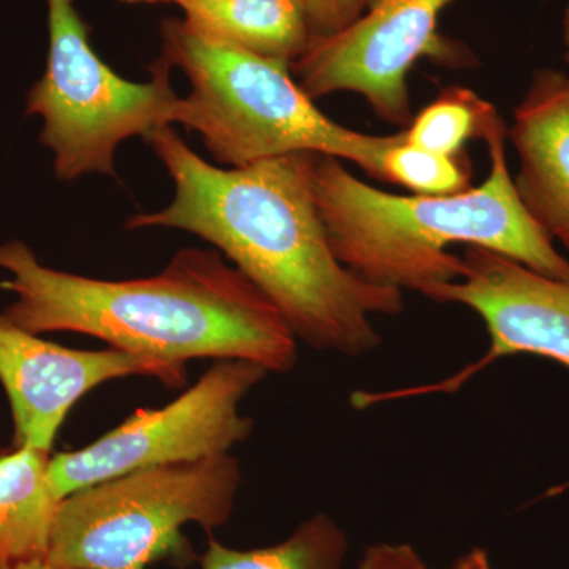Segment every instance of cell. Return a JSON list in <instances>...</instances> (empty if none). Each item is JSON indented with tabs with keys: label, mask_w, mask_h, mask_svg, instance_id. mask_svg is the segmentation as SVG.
Returning a JSON list of instances; mask_svg holds the SVG:
<instances>
[{
	"label": "cell",
	"mask_w": 569,
	"mask_h": 569,
	"mask_svg": "<svg viewBox=\"0 0 569 569\" xmlns=\"http://www.w3.org/2000/svg\"><path fill=\"white\" fill-rule=\"evenodd\" d=\"M356 569H429L418 550L407 542H378L362 553Z\"/></svg>",
	"instance_id": "obj_18"
},
{
	"label": "cell",
	"mask_w": 569,
	"mask_h": 569,
	"mask_svg": "<svg viewBox=\"0 0 569 569\" xmlns=\"http://www.w3.org/2000/svg\"><path fill=\"white\" fill-rule=\"evenodd\" d=\"M51 452L0 447V563L47 559L61 498L50 479Z\"/></svg>",
	"instance_id": "obj_12"
},
{
	"label": "cell",
	"mask_w": 569,
	"mask_h": 569,
	"mask_svg": "<svg viewBox=\"0 0 569 569\" xmlns=\"http://www.w3.org/2000/svg\"><path fill=\"white\" fill-rule=\"evenodd\" d=\"M493 110L492 103L479 99L470 89L459 86L441 89L437 99L403 129L406 141L426 151L458 157L468 141L482 138L485 123Z\"/></svg>",
	"instance_id": "obj_15"
},
{
	"label": "cell",
	"mask_w": 569,
	"mask_h": 569,
	"mask_svg": "<svg viewBox=\"0 0 569 569\" xmlns=\"http://www.w3.org/2000/svg\"><path fill=\"white\" fill-rule=\"evenodd\" d=\"M451 0H377L346 31L310 41L291 66L312 100L336 92L361 96L383 121L411 122L408 74L425 56H443L437 26Z\"/></svg>",
	"instance_id": "obj_8"
},
{
	"label": "cell",
	"mask_w": 569,
	"mask_h": 569,
	"mask_svg": "<svg viewBox=\"0 0 569 569\" xmlns=\"http://www.w3.org/2000/svg\"><path fill=\"white\" fill-rule=\"evenodd\" d=\"M269 376L264 367L223 359L173 402L137 410L99 440L51 455L50 479L59 498L144 468L228 455L252 436L241 403Z\"/></svg>",
	"instance_id": "obj_7"
},
{
	"label": "cell",
	"mask_w": 569,
	"mask_h": 569,
	"mask_svg": "<svg viewBox=\"0 0 569 569\" xmlns=\"http://www.w3.org/2000/svg\"><path fill=\"white\" fill-rule=\"evenodd\" d=\"M518 153L515 186L523 208L569 250V74L535 71L508 129Z\"/></svg>",
	"instance_id": "obj_11"
},
{
	"label": "cell",
	"mask_w": 569,
	"mask_h": 569,
	"mask_svg": "<svg viewBox=\"0 0 569 569\" xmlns=\"http://www.w3.org/2000/svg\"><path fill=\"white\" fill-rule=\"evenodd\" d=\"M305 10L312 40L328 39L346 31L377 0H299Z\"/></svg>",
	"instance_id": "obj_17"
},
{
	"label": "cell",
	"mask_w": 569,
	"mask_h": 569,
	"mask_svg": "<svg viewBox=\"0 0 569 569\" xmlns=\"http://www.w3.org/2000/svg\"><path fill=\"white\" fill-rule=\"evenodd\" d=\"M563 41H565V58H567V62L569 63V7L563 14Z\"/></svg>",
	"instance_id": "obj_22"
},
{
	"label": "cell",
	"mask_w": 569,
	"mask_h": 569,
	"mask_svg": "<svg viewBox=\"0 0 569 569\" xmlns=\"http://www.w3.org/2000/svg\"><path fill=\"white\" fill-rule=\"evenodd\" d=\"M508 127L497 110L482 130L486 181L447 197L385 192L343 160L313 156V194L337 260L366 282L433 299L462 274L452 244L493 250L531 271L569 282V261L523 208L507 162Z\"/></svg>",
	"instance_id": "obj_3"
},
{
	"label": "cell",
	"mask_w": 569,
	"mask_h": 569,
	"mask_svg": "<svg viewBox=\"0 0 569 569\" xmlns=\"http://www.w3.org/2000/svg\"><path fill=\"white\" fill-rule=\"evenodd\" d=\"M118 2L127 3V6H157V3H176L181 7L189 0H118Z\"/></svg>",
	"instance_id": "obj_21"
},
{
	"label": "cell",
	"mask_w": 569,
	"mask_h": 569,
	"mask_svg": "<svg viewBox=\"0 0 569 569\" xmlns=\"http://www.w3.org/2000/svg\"><path fill=\"white\" fill-rule=\"evenodd\" d=\"M347 550L342 527L326 512H318L268 548L236 550L211 539L201 569H340Z\"/></svg>",
	"instance_id": "obj_14"
},
{
	"label": "cell",
	"mask_w": 569,
	"mask_h": 569,
	"mask_svg": "<svg viewBox=\"0 0 569 569\" xmlns=\"http://www.w3.org/2000/svg\"><path fill=\"white\" fill-rule=\"evenodd\" d=\"M127 377H149L164 387L187 383L186 366L127 351L73 350L40 339L0 313V383L13 418V447L51 452L71 408L92 389Z\"/></svg>",
	"instance_id": "obj_10"
},
{
	"label": "cell",
	"mask_w": 569,
	"mask_h": 569,
	"mask_svg": "<svg viewBox=\"0 0 569 569\" xmlns=\"http://www.w3.org/2000/svg\"><path fill=\"white\" fill-rule=\"evenodd\" d=\"M47 69L26 97V114L43 122L39 141L52 152L61 181L118 178L116 151L123 141L176 123L181 97L171 86L173 69L159 58L151 80H126L93 50L77 0H47Z\"/></svg>",
	"instance_id": "obj_6"
},
{
	"label": "cell",
	"mask_w": 569,
	"mask_h": 569,
	"mask_svg": "<svg viewBox=\"0 0 569 569\" xmlns=\"http://www.w3.org/2000/svg\"><path fill=\"white\" fill-rule=\"evenodd\" d=\"M146 141L173 181V200L137 213L127 230L167 228L204 239L316 350L356 358L381 346L373 317L399 316L403 293L366 282L337 260L313 194L316 153L223 168L201 159L173 127Z\"/></svg>",
	"instance_id": "obj_1"
},
{
	"label": "cell",
	"mask_w": 569,
	"mask_h": 569,
	"mask_svg": "<svg viewBox=\"0 0 569 569\" xmlns=\"http://www.w3.org/2000/svg\"><path fill=\"white\" fill-rule=\"evenodd\" d=\"M470 173L460 157L408 144L406 133L385 157V181L407 187L422 197H447L470 189Z\"/></svg>",
	"instance_id": "obj_16"
},
{
	"label": "cell",
	"mask_w": 569,
	"mask_h": 569,
	"mask_svg": "<svg viewBox=\"0 0 569 569\" xmlns=\"http://www.w3.org/2000/svg\"><path fill=\"white\" fill-rule=\"evenodd\" d=\"M160 39V59L190 82L176 123L200 134L217 163L244 168L290 153H321L385 181V157L403 129L369 134L332 121L302 91L288 63L216 39L183 18L163 20Z\"/></svg>",
	"instance_id": "obj_4"
},
{
	"label": "cell",
	"mask_w": 569,
	"mask_h": 569,
	"mask_svg": "<svg viewBox=\"0 0 569 569\" xmlns=\"http://www.w3.org/2000/svg\"><path fill=\"white\" fill-rule=\"evenodd\" d=\"M449 569H492V567H490L488 552L485 549L475 548L460 557Z\"/></svg>",
	"instance_id": "obj_19"
},
{
	"label": "cell",
	"mask_w": 569,
	"mask_h": 569,
	"mask_svg": "<svg viewBox=\"0 0 569 569\" xmlns=\"http://www.w3.org/2000/svg\"><path fill=\"white\" fill-rule=\"evenodd\" d=\"M0 569H52L47 560H24L17 561V563H0Z\"/></svg>",
	"instance_id": "obj_20"
},
{
	"label": "cell",
	"mask_w": 569,
	"mask_h": 569,
	"mask_svg": "<svg viewBox=\"0 0 569 569\" xmlns=\"http://www.w3.org/2000/svg\"><path fill=\"white\" fill-rule=\"evenodd\" d=\"M462 274L438 288L432 301L473 310L489 335V350L455 377L403 391L372 392V403L400 397L455 392L501 358L541 356L569 369V282L531 271L507 254L468 246Z\"/></svg>",
	"instance_id": "obj_9"
},
{
	"label": "cell",
	"mask_w": 569,
	"mask_h": 569,
	"mask_svg": "<svg viewBox=\"0 0 569 569\" xmlns=\"http://www.w3.org/2000/svg\"><path fill=\"white\" fill-rule=\"evenodd\" d=\"M228 455L144 468L62 498L47 563L52 569H148L182 548V529L224 526L241 488Z\"/></svg>",
	"instance_id": "obj_5"
},
{
	"label": "cell",
	"mask_w": 569,
	"mask_h": 569,
	"mask_svg": "<svg viewBox=\"0 0 569 569\" xmlns=\"http://www.w3.org/2000/svg\"><path fill=\"white\" fill-rule=\"evenodd\" d=\"M181 10L193 28L290 67L312 40L299 0H189Z\"/></svg>",
	"instance_id": "obj_13"
},
{
	"label": "cell",
	"mask_w": 569,
	"mask_h": 569,
	"mask_svg": "<svg viewBox=\"0 0 569 569\" xmlns=\"http://www.w3.org/2000/svg\"><path fill=\"white\" fill-rule=\"evenodd\" d=\"M3 313L32 332H74L116 350L186 366L239 359L290 372L298 339L274 305L217 249L179 250L160 274L92 279L48 268L21 239L0 244Z\"/></svg>",
	"instance_id": "obj_2"
}]
</instances>
